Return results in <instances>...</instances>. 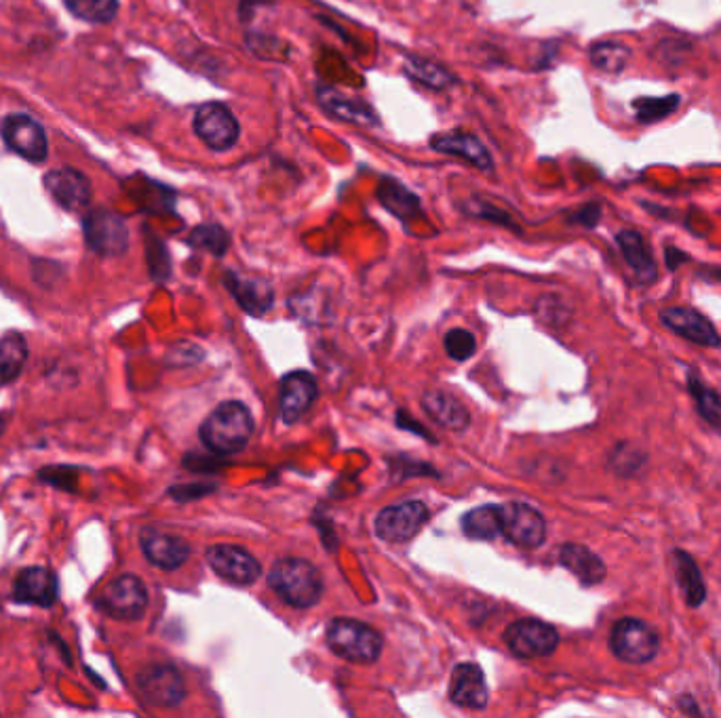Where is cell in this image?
<instances>
[{"mask_svg":"<svg viewBox=\"0 0 721 718\" xmlns=\"http://www.w3.org/2000/svg\"><path fill=\"white\" fill-rule=\"evenodd\" d=\"M253 427L255 424L248 406L239 401H228L209 413L199 430V436L207 450L220 455H230L245 450Z\"/></svg>","mask_w":721,"mask_h":718,"instance_id":"1","label":"cell"},{"mask_svg":"<svg viewBox=\"0 0 721 718\" xmlns=\"http://www.w3.org/2000/svg\"><path fill=\"white\" fill-rule=\"evenodd\" d=\"M272 590L295 609L316 605L323 596V576L313 562L304 559H281L269 573Z\"/></svg>","mask_w":721,"mask_h":718,"instance_id":"2","label":"cell"},{"mask_svg":"<svg viewBox=\"0 0 721 718\" xmlns=\"http://www.w3.org/2000/svg\"><path fill=\"white\" fill-rule=\"evenodd\" d=\"M325 638L330 650L351 664H376L383 655V634L357 620H332Z\"/></svg>","mask_w":721,"mask_h":718,"instance_id":"3","label":"cell"},{"mask_svg":"<svg viewBox=\"0 0 721 718\" xmlns=\"http://www.w3.org/2000/svg\"><path fill=\"white\" fill-rule=\"evenodd\" d=\"M195 134L213 152H228L239 144L241 125L222 102H205L192 120Z\"/></svg>","mask_w":721,"mask_h":718,"instance_id":"4","label":"cell"},{"mask_svg":"<svg viewBox=\"0 0 721 718\" xmlns=\"http://www.w3.org/2000/svg\"><path fill=\"white\" fill-rule=\"evenodd\" d=\"M660 647L658 634L652 626H648L641 620L635 617H625L620 620L609 634V650L612 653L625 662V664H648L652 662Z\"/></svg>","mask_w":721,"mask_h":718,"instance_id":"5","label":"cell"},{"mask_svg":"<svg viewBox=\"0 0 721 718\" xmlns=\"http://www.w3.org/2000/svg\"><path fill=\"white\" fill-rule=\"evenodd\" d=\"M97 606L114 620H139L148 609V590L137 576H121L106 585Z\"/></svg>","mask_w":721,"mask_h":718,"instance_id":"6","label":"cell"},{"mask_svg":"<svg viewBox=\"0 0 721 718\" xmlns=\"http://www.w3.org/2000/svg\"><path fill=\"white\" fill-rule=\"evenodd\" d=\"M429 517V506L425 501L409 499L397 506H388L383 513H378L374 529L376 536L384 541L401 543L414 538L427 525Z\"/></svg>","mask_w":721,"mask_h":718,"instance_id":"7","label":"cell"},{"mask_svg":"<svg viewBox=\"0 0 721 718\" xmlns=\"http://www.w3.org/2000/svg\"><path fill=\"white\" fill-rule=\"evenodd\" d=\"M137 691L148 706L176 708L186 697V685L176 666L157 664L137 674Z\"/></svg>","mask_w":721,"mask_h":718,"instance_id":"8","label":"cell"},{"mask_svg":"<svg viewBox=\"0 0 721 718\" xmlns=\"http://www.w3.org/2000/svg\"><path fill=\"white\" fill-rule=\"evenodd\" d=\"M502 536L519 548H539L546 539V522L536 508L521 501L500 506Z\"/></svg>","mask_w":721,"mask_h":718,"instance_id":"9","label":"cell"},{"mask_svg":"<svg viewBox=\"0 0 721 718\" xmlns=\"http://www.w3.org/2000/svg\"><path fill=\"white\" fill-rule=\"evenodd\" d=\"M85 239L91 251L104 257H116L123 255L129 247V230L113 211L106 209H95L83 222Z\"/></svg>","mask_w":721,"mask_h":718,"instance_id":"10","label":"cell"},{"mask_svg":"<svg viewBox=\"0 0 721 718\" xmlns=\"http://www.w3.org/2000/svg\"><path fill=\"white\" fill-rule=\"evenodd\" d=\"M504 643L523 659L546 657L560 647V634L551 624L539 620H519L504 632Z\"/></svg>","mask_w":721,"mask_h":718,"instance_id":"11","label":"cell"},{"mask_svg":"<svg viewBox=\"0 0 721 718\" xmlns=\"http://www.w3.org/2000/svg\"><path fill=\"white\" fill-rule=\"evenodd\" d=\"M0 131H2L4 144L20 157L32 160V162L45 160L46 152H49L45 131L28 114H9L2 120Z\"/></svg>","mask_w":721,"mask_h":718,"instance_id":"12","label":"cell"},{"mask_svg":"<svg viewBox=\"0 0 721 718\" xmlns=\"http://www.w3.org/2000/svg\"><path fill=\"white\" fill-rule=\"evenodd\" d=\"M207 562L211 569L234 585H251L262 573L260 562L249 555L245 548L216 543L207 548Z\"/></svg>","mask_w":721,"mask_h":718,"instance_id":"13","label":"cell"},{"mask_svg":"<svg viewBox=\"0 0 721 718\" xmlns=\"http://www.w3.org/2000/svg\"><path fill=\"white\" fill-rule=\"evenodd\" d=\"M60 596V580L46 567H25L13 582V599L22 605L51 606Z\"/></svg>","mask_w":721,"mask_h":718,"instance_id":"14","label":"cell"},{"mask_svg":"<svg viewBox=\"0 0 721 718\" xmlns=\"http://www.w3.org/2000/svg\"><path fill=\"white\" fill-rule=\"evenodd\" d=\"M139 546L148 562L165 571H174L190 559V543L186 539L157 529H142Z\"/></svg>","mask_w":721,"mask_h":718,"instance_id":"15","label":"cell"},{"mask_svg":"<svg viewBox=\"0 0 721 718\" xmlns=\"http://www.w3.org/2000/svg\"><path fill=\"white\" fill-rule=\"evenodd\" d=\"M318 388L309 371H293L283 378L279 392V411L285 424L297 422L315 403Z\"/></svg>","mask_w":721,"mask_h":718,"instance_id":"16","label":"cell"},{"mask_svg":"<svg viewBox=\"0 0 721 718\" xmlns=\"http://www.w3.org/2000/svg\"><path fill=\"white\" fill-rule=\"evenodd\" d=\"M430 148L450 155V157L462 158L469 165L477 167L479 171L490 173L494 169V158L485 144L473 134L467 131H448V134H437L430 139Z\"/></svg>","mask_w":721,"mask_h":718,"instance_id":"17","label":"cell"},{"mask_svg":"<svg viewBox=\"0 0 721 718\" xmlns=\"http://www.w3.org/2000/svg\"><path fill=\"white\" fill-rule=\"evenodd\" d=\"M662 323L676 334L702 348H718L721 344L715 325L692 308H667L662 310Z\"/></svg>","mask_w":721,"mask_h":718,"instance_id":"18","label":"cell"},{"mask_svg":"<svg viewBox=\"0 0 721 718\" xmlns=\"http://www.w3.org/2000/svg\"><path fill=\"white\" fill-rule=\"evenodd\" d=\"M316 97H318L321 108L342 123H353L359 127L380 125V116L363 99L344 95L342 91L334 89V87H318Z\"/></svg>","mask_w":721,"mask_h":718,"instance_id":"19","label":"cell"},{"mask_svg":"<svg viewBox=\"0 0 721 718\" xmlns=\"http://www.w3.org/2000/svg\"><path fill=\"white\" fill-rule=\"evenodd\" d=\"M488 683L479 664H458L451 674L450 699L456 706L469 710H483L488 706Z\"/></svg>","mask_w":721,"mask_h":718,"instance_id":"20","label":"cell"},{"mask_svg":"<svg viewBox=\"0 0 721 718\" xmlns=\"http://www.w3.org/2000/svg\"><path fill=\"white\" fill-rule=\"evenodd\" d=\"M46 190L53 201L66 211H81L91 201V183L76 169H55L45 178Z\"/></svg>","mask_w":721,"mask_h":718,"instance_id":"21","label":"cell"},{"mask_svg":"<svg viewBox=\"0 0 721 718\" xmlns=\"http://www.w3.org/2000/svg\"><path fill=\"white\" fill-rule=\"evenodd\" d=\"M224 285L248 315L260 316L271 310L274 292L271 283L264 278H245L234 272H226Z\"/></svg>","mask_w":721,"mask_h":718,"instance_id":"22","label":"cell"},{"mask_svg":"<svg viewBox=\"0 0 721 718\" xmlns=\"http://www.w3.org/2000/svg\"><path fill=\"white\" fill-rule=\"evenodd\" d=\"M422 406L439 426L448 427L453 432H464L471 426V413L467 404L458 401L450 392L430 390L422 399Z\"/></svg>","mask_w":721,"mask_h":718,"instance_id":"23","label":"cell"},{"mask_svg":"<svg viewBox=\"0 0 721 718\" xmlns=\"http://www.w3.org/2000/svg\"><path fill=\"white\" fill-rule=\"evenodd\" d=\"M376 197H378V201L383 202L386 211H390L393 215H397L404 222H411L418 215H422V202L418 199V194H414L409 188L395 178L384 176L378 183Z\"/></svg>","mask_w":721,"mask_h":718,"instance_id":"24","label":"cell"},{"mask_svg":"<svg viewBox=\"0 0 721 718\" xmlns=\"http://www.w3.org/2000/svg\"><path fill=\"white\" fill-rule=\"evenodd\" d=\"M560 561L585 585L602 584L606 578L604 561L581 543H565L560 552Z\"/></svg>","mask_w":721,"mask_h":718,"instance_id":"25","label":"cell"},{"mask_svg":"<svg viewBox=\"0 0 721 718\" xmlns=\"http://www.w3.org/2000/svg\"><path fill=\"white\" fill-rule=\"evenodd\" d=\"M616 241H618V247L623 251L627 264L639 276V281H644V283L654 281L656 264H654L652 251L648 247L646 239L635 230H623V232H618Z\"/></svg>","mask_w":721,"mask_h":718,"instance_id":"26","label":"cell"},{"mask_svg":"<svg viewBox=\"0 0 721 718\" xmlns=\"http://www.w3.org/2000/svg\"><path fill=\"white\" fill-rule=\"evenodd\" d=\"M404 70L414 83H418L427 89L448 91L456 85V76L448 67L439 66V64L425 60V57H418V55H407Z\"/></svg>","mask_w":721,"mask_h":718,"instance_id":"27","label":"cell"},{"mask_svg":"<svg viewBox=\"0 0 721 718\" xmlns=\"http://www.w3.org/2000/svg\"><path fill=\"white\" fill-rule=\"evenodd\" d=\"M673 561H676L677 584L683 592L686 603L690 606L702 605V601L707 599V585L702 582V576H700L697 562L690 555H686L683 550L673 552Z\"/></svg>","mask_w":721,"mask_h":718,"instance_id":"28","label":"cell"},{"mask_svg":"<svg viewBox=\"0 0 721 718\" xmlns=\"http://www.w3.org/2000/svg\"><path fill=\"white\" fill-rule=\"evenodd\" d=\"M28 360V341L22 334H9L0 339V388L22 376Z\"/></svg>","mask_w":721,"mask_h":718,"instance_id":"29","label":"cell"},{"mask_svg":"<svg viewBox=\"0 0 721 718\" xmlns=\"http://www.w3.org/2000/svg\"><path fill=\"white\" fill-rule=\"evenodd\" d=\"M462 531L471 539H494L502 536V522H500V506L485 504L469 510L462 520Z\"/></svg>","mask_w":721,"mask_h":718,"instance_id":"30","label":"cell"},{"mask_svg":"<svg viewBox=\"0 0 721 718\" xmlns=\"http://www.w3.org/2000/svg\"><path fill=\"white\" fill-rule=\"evenodd\" d=\"M688 390L694 397V403L699 409L702 420L709 426L715 427L721 432V399L718 392H713L711 388H707L704 383L700 382L699 376L694 371H690L688 376Z\"/></svg>","mask_w":721,"mask_h":718,"instance_id":"31","label":"cell"},{"mask_svg":"<svg viewBox=\"0 0 721 718\" xmlns=\"http://www.w3.org/2000/svg\"><path fill=\"white\" fill-rule=\"evenodd\" d=\"M70 13L83 22H113L118 13V0H64Z\"/></svg>","mask_w":721,"mask_h":718,"instance_id":"32","label":"cell"},{"mask_svg":"<svg viewBox=\"0 0 721 718\" xmlns=\"http://www.w3.org/2000/svg\"><path fill=\"white\" fill-rule=\"evenodd\" d=\"M188 243H190L195 249L209 251V253L216 255V257H222V255H226L228 247H230V234H228V230H224L222 225H197V228L190 232Z\"/></svg>","mask_w":721,"mask_h":718,"instance_id":"33","label":"cell"},{"mask_svg":"<svg viewBox=\"0 0 721 718\" xmlns=\"http://www.w3.org/2000/svg\"><path fill=\"white\" fill-rule=\"evenodd\" d=\"M631 60V51L618 43H599L591 49V62L604 72H623Z\"/></svg>","mask_w":721,"mask_h":718,"instance_id":"34","label":"cell"},{"mask_svg":"<svg viewBox=\"0 0 721 718\" xmlns=\"http://www.w3.org/2000/svg\"><path fill=\"white\" fill-rule=\"evenodd\" d=\"M679 97L669 95V97H652V99H639L635 102V110H637V118L641 123H656L667 118L669 114L673 113L677 108Z\"/></svg>","mask_w":721,"mask_h":718,"instance_id":"35","label":"cell"},{"mask_svg":"<svg viewBox=\"0 0 721 718\" xmlns=\"http://www.w3.org/2000/svg\"><path fill=\"white\" fill-rule=\"evenodd\" d=\"M446 352L450 355L453 360H469L477 352V339H474L471 331L467 329H451L448 336L443 339Z\"/></svg>","mask_w":721,"mask_h":718,"instance_id":"36","label":"cell"},{"mask_svg":"<svg viewBox=\"0 0 721 718\" xmlns=\"http://www.w3.org/2000/svg\"><path fill=\"white\" fill-rule=\"evenodd\" d=\"M629 455H631V447H627V445L625 447H618V450L614 451V455H612V468L618 472V474H623V476L637 474L641 455H637L635 460H631Z\"/></svg>","mask_w":721,"mask_h":718,"instance_id":"37","label":"cell"},{"mask_svg":"<svg viewBox=\"0 0 721 718\" xmlns=\"http://www.w3.org/2000/svg\"><path fill=\"white\" fill-rule=\"evenodd\" d=\"M576 220L585 225L597 224V220H599V207H597V204H588V207H585V209L576 215Z\"/></svg>","mask_w":721,"mask_h":718,"instance_id":"38","label":"cell"},{"mask_svg":"<svg viewBox=\"0 0 721 718\" xmlns=\"http://www.w3.org/2000/svg\"><path fill=\"white\" fill-rule=\"evenodd\" d=\"M7 426H9V420H7L4 413H0V434L7 430Z\"/></svg>","mask_w":721,"mask_h":718,"instance_id":"39","label":"cell"}]
</instances>
